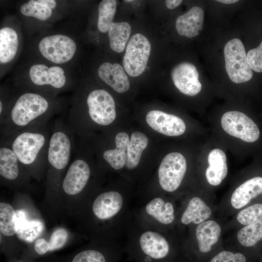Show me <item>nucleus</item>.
<instances>
[{"mask_svg": "<svg viewBox=\"0 0 262 262\" xmlns=\"http://www.w3.org/2000/svg\"><path fill=\"white\" fill-rule=\"evenodd\" d=\"M246 58L251 70L262 72V41L257 48L251 49L247 52Z\"/></svg>", "mask_w": 262, "mask_h": 262, "instance_id": "31", "label": "nucleus"}, {"mask_svg": "<svg viewBox=\"0 0 262 262\" xmlns=\"http://www.w3.org/2000/svg\"><path fill=\"white\" fill-rule=\"evenodd\" d=\"M22 166L10 146L0 139V175L5 179L13 181L17 179L20 166Z\"/></svg>", "mask_w": 262, "mask_h": 262, "instance_id": "21", "label": "nucleus"}, {"mask_svg": "<svg viewBox=\"0 0 262 262\" xmlns=\"http://www.w3.org/2000/svg\"><path fill=\"white\" fill-rule=\"evenodd\" d=\"M117 5L116 0H100L91 12L89 25L83 35L84 41L112 55L123 54L133 27V24L127 20H115Z\"/></svg>", "mask_w": 262, "mask_h": 262, "instance_id": "4", "label": "nucleus"}, {"mask_svg": "<svg viewBox=\"0 0 262 262\" xmlns=\"http://www.w3.org/2000/svg\"><path fill=\"white\" fill-rule=\"evenodd\" d=\"M96 52L91 59L88 75L116 93L127 92L131 87V79L121 62L99 49Z\"/></svg>", "mask_w": 262, "mask_h": 262, "instance_id": "10", "label": "nucleus"}, {"mask_svg": "<svg viewBox=\"0 0 262 262\" xmlns=\"http://www.w3.org/2000/svg\"><path fill=\"white\" fill-rule=\"evenodd\" d=\"M10 88L11 100L6 115L0 120V137L48 124L65 107L64 100L58 96Z\"/></svg>", "mask_w": 262, "mask_h": 262, "instance_id": "2", "label": "nucleus"}, {"mask_svg": "<svg viewBox=\"0 0 262 262\" xmlns=\"http://www.w3.org/2000/svg\"><path fill=\"white\" fill-rule=\"evenodd\" d=\"M144 22L133 24L121 63L130 79L159 76V30Z\"/></svg>", "mask_w": 262, "mask_h": 262, "instance_id": "5", "label": "nucleus"}, {"mask_svg": "<svg viewBox=\"0 0 262 262\" xmlns=\"http://www.w3.org/2000/svg\"><path fill=\"white\" fill-rule=\"evenodd\" d=\"M72 262H106V260L100 252L95 250H87L76 255Z\"/></svg>", "mask_w": 262, "mask_h": 262, "instance_id": "32", "label": "nucleus"}, {"mask_svg": "<svg viewBox=\"0 0 262 262\" xmlns=\"http://www.w3.org/2000/svg\"><path fill=\"white\" fill-rule=\"evenodd\" d=\"M16 235L24 241L32 242L42 232L44 225L38 219L28 220L26 213L23 210L16 212Z\"/></svg>", "mask_w": 262, "mask_h": 262, "instance_id": "24", "label": "nucleus"}, {"mask_svg": "<svg viewBox=\"0 0 262 262\" xmlns=\"http://www.w3.org/2000/svg\"><path fill=\"white\" fill-rule=\"evenodd\" d=\"M146 119L153 130L168 137H178L185 134L187 131L185 120L174 114L153 110L147 114Z\"/></svg>", "mask_w": 262, "mask_h": 262, "instance_id": "17", "label": "nucleus"}, {"mask_svg": "<svg viewBox=\"0 0 262 262\" xmlns=\"http://www.w3.org/2000/svg\"><path fill=\"white\" fill-rule=\"evenodd\" d=\"M81 79L71 99L66 124L75 134L78 133L87 119L99 126L111 124L116 116L114 98L106 89L91 86L90 77Z\"/></svg>", "mask_w": 262, "mask_h": 262, "instance_id": "3", "label": "nucleus"}, {"mask_svg": "<svg viewBox=\"0 0 262 262\" xmlns=\"http://www.w3.org/2000/svg\"><path fill=\"white\" fill-rule=\"evenodd\" d=\"M237 239L241 245L252 247L262 241V220L241 229L237 233Z\"/></svg>", "mask_w": 262, "mask_h": 262, "instance_id": "28", "label": "nucleus"}, {"mask_svg": "<svg viewBox=\"0 0 262 262\" xmlns=\"http://www.w3.org/2000/svg\"><path fill=\"white\" fill-rule=\"evenodd\" d=\"M51 129L48 124L0 137L11 147L22 166L33 167L47 164Z\"/></svg>", "mask_w": 262, "mask_h": 262, "instance_id": "8", "label": "nucleus"}, {"mask_svg": "<svg viewBox=\"0 0 262 262\" xmlns=\"http://www.w3.org/2000/svg\"><path fill=\"white\" fill-rule=\"evenodd\" d=\"M182 1L181 0H166L165 1V5L168 9L173 10L178 7Z\"/></svg>", "mask_w": 262, "mask_h": 262, "instance_id": "36", "label": "nucleus"}, {"mask_svg": "<svg viewBox=\"0 0 262 262\" xmlns=\"http://www.w3.org/2000/svg\"><path fill=\"white\" fill-rule=\"evenodd\" d=\"M170 77L174 87L184 96L193 98L202 91L198 71L195 66L189 62L176 64L171 69Z\"/></svg>", "mask_w": 262, "mask_h": 262, "instance_id": "15", "label": "nucleus"}, {"mask_svg": "<svg viewBox=\"0 0 262 262\" xmlns=\"http://www.w3.org/2000/svg\"><path fill=\"white\" fill-rule=\"evenodd\" d=\"M73 68L33 60L21 68L12 87L58 96L78 85Z\"/></svg>", "mask_w": 262, "mask_h": 262, "instance_id": "6", "label": "nucleus"}, {"mask_svg": "<svg viewBox=\"0 0 262 262\" xmlns=\"http://www.w3.org/2000/svg\"><path fill=\"white\" fill-rule=\"evenodd\" d=\"M147 213L162 224L168 225L174 220V210L170 202L159 197L151 200L146 207Z\"/></svg>", "mask_w": 262, "mask_h": 262, "instance_id": "27", "label": "nucleus"}, {"mask_svg": "<svg viewBox=\"0 0 262 262\" xmlns=\"http://www.w3.org/2000/svg\"><path fill=\"white\" fill-rule=\"evenodd\" d=\"M211 214L210 208L200 198L195 196L189 201L181 221L184 225L191 223L199 224L209 218Z\"/></svg>", "mask_w": 262, "mask_h": 262, "instance_id": "25", "label": "nucleus"}, {"mask_svg": "<svg viewBox=\"0 0 262 262\" xmlns=\"http://www.w3.org/2000/svg\"><path fill=\"white\" fill-rule=\"evenodd\" d=\"M36 37L31 45L33 60L74 66L81 49L80 40L73 33L47 30Z\"/></svg>", "mask_w": 262, "mask_h": 262, "instance_id": "7", "label": "nucleus"}, {"mask_svg": "<svg viewBox=\"0 0 262 262\" xmlns=\"http://www.w3.org/2000/svg\"><path fill=\"white\" fill-rule=\"evenodd\" d=\"M129 140L127 133L120 132L115 137V148L106 149L102 152V158L113 169L119 170L125 165Z\"/></svg>", "mask_w": 262, "mask_h": 262, "instance_id": "22", "label": "nucleus"}, {"mask_svg": "<svg viewBox=\"0 0 262 262\" xmlns=\"http://www.w3.org/2000/svg\"><path fill=\"white\" fill-rule=\"evenodd\" d=\"M221 232L220 225L213 220L204 221L198 224L196 235L199 251L202 253L210 252L212 246L218 242Z\"/></svg>", "mask_w": 262, "mask_h": 262, "instance_id": "23", "label": "nucleus"}, {"mask_svg": "<svg viewBox=\"0 0 262 262\" xmlns=\"http://www.w3.org/2000/svg\"><path fill=\"white\" fill-rule=\"evenodd\" d=\"M204 13L200 7H192L176 19L175 28L178 34L187 38L197 35L201 30Z\"/></svg>", "mask_w": 262, "mask_h": 262, "instance_id": "19", "label": "nucleus"}, {"mask_svg": "<svg viewBox=\"0 0 262 262\" xmlns=\"http://www.w3.org/2000/svg\"><path fill=\"white\" fill-rule=\"evenodd\" d=\"M224 53L226 70L230 81L236 84L249 81L253 72L242 42L236 38L229 41L224 47Z\"/></svg>", "mask_w": 262, "mask_h": 262, "instance_id": "13", "label": "nucleus"}, {"mask_svg": "<svg viewBox=\"0 0 262 262\" xmlns=\"http://www.w3.org/2000/svg\"><path fill=\"white\" fill-rule=\"evenodd\" d=\"M210 262H246V258L240 253L223 251L215 256Z\"/></svg>", "mask_w": 262, "mask_h": 262, "instance_id": "34", "label": "nucleus"}, {"mask_svg": "<svg viewBox=\"0 0 262 262\" xmlns=\"http://www.w3.org/2000/svg\"><path fill=\"white\" fill-rule=\"evenodd\" d=\"M139 244L143 262H159L167 258L170 246L167 240L159 233L147 231L140 238Z\"/></svg>", "mask_w": 262, "mask_h": 262, "instance_id": "18", "label": "nucleus"}, {"mask_svg": "<svg viewBox=\"0 0 262 262\" xmlns=\"http://www.w3.org/2000/svg\"><path fill=\"white\" fill-rule=\"evenodd\" d=\"M218 2L223 3L224 4H229L237 2L238 0H216Z\"/></svg>", "mask_w": 262, "mask_h": 262, "instance_id": "37", "label": "nucleus"}, {"mask_svg": "<svg viewBox=\"0 0 262 262\" xmlns=\"http://www.w3.org/2000/svg\"><path fill=\"white\" fill-rule=\"evenodd\" d=\"M210 133L221 140L238 160L262 153V124L260 117L244 110L228 109L209 116Z\"/></svg>", "mask_w": 262, "mask_h": 262, "instance_id": "1", "label": "nucleus"}, {"mask_svg": "<svg viewBox=\"0 0 262 262\" xmlns=\"http://www.w3.org/2000/svg\"><path fill=\"white\" fill-rule=\"evenodd\" d=\"M23 46L20 22L14 17L5 18L0 28L1 77L17 59Z\"/></svg>", "mask_w": 262, "mask_h": 262, "instance_id": "12", "label": "nucleus"}, {"mask_svg": "<svg viewBox=\"0 0 262 262\" xmlns=\"http://www.w3.org/2000/svg\"><path fill=\"white\" fill-rule=\"evenodd\" d=\"M229 152L225 145L210 133L202 140L196 164L203 169L205 180L210 185L219 186L226 178Z\"/></svg>", "mask_w": 262, "mask_h": 262, "instance_id": "9", "label": "nucleus"}, {"mask_svg": "<svg viewBox=\"0 0 262 262\" xmlns=\"http://www.w3.org/2000/svg\"><path fill=\"white\" fill-rule=\"evenodd\" d=\"M148 144V138L144 133L135 131L131 134L128 146L125 164L128 169H133L138 165L142 153Z\"/></svg>", "mask_w": 262, "mask_h": 262, "instance_id": "26", "label": "nucleus"}, {"mask_svg": "<svg viewBox=\"0 0 262 262\" xmlns=\"http://www.w3.org/2000/svg\"><path fill=\"white\" fill-rule=\"evenodd\" d=\"M243 225H248L262 220V203H256L241 210L236 217Z\"/></svg>", "mask_w": 262, "mask_h": 262, "instance_id": "30", "label": "nucleus"}, {"mask_svg": "<svg viewBox=\"0 0 262 262\" xmlns=\"http://www.w3.org/2000/svg\"><path fill=\"white\" fill-rule=\"evenodd\" d=\"M16 214L10 204L0 203V230L6 236H11L16 233Z\"/></svg>", "mask_w": 262, "mask_h": 262, "instance_id": "29", "label": "nucleus"}, {"mask_svg": "<svg viewBox=\"0 0 262 262\" xmlns=\"http://www.w3.org/2000/svg\"><path fill=\"white\" fill-rule=\"evenodd\" d=\"M67 231L63 228L56 229L52 233L49 244V251L54 250L63 246L68 239Z\"/></svg>", "mask_w": 262, "mask_h": 262, "instance_id": "33", "label": "nucleus"}, {"mask_svg": "<svg viewBox=\"0 0 262 262\" xmlns=\"http://www.w3.org/2000/svg\"><path fill=\"white\" fill-rule=\"evenodd\" d=\"M65 1L56 0H29L20 4L18 13L25 24L49 25L67 12L68 7Z\"/></svg>", "mask_w": 262, "mask_h": 262, "instance_id": "11", "label": "nucleus"}, {"mask_svg": "<svg viewBox=\"0 0 262 262\" xmlns=\"http://www.w3.org/2000/svg\"><path fill=\"white\" fill-rule=\"evenodd\" d=\"M35 251L40 255H43L49 251V242L43 238L37 239L34 244Z\"/></svg>", "mask_w": 262, "mask_h": 262, "instance_id": "35", "label": "nucleus"}, {"mask_svg": "<svg viewBox=\"0 0 262 262\" xmlns=\"http://www.w3.org/2000/svg\"><path fill=\"white\" fill-rule=\"evenodd\" d=\"M73 159L62 182L64 191L72 196L77 195L83 190L91 175L88 162L81 153L76 151L75 148Z\"/></svg>", "mask_w": 262, "mask_h": 262, "instance_id": "16", "label": "nucleus"}, {"mask_svg": "<svg viewBox=\"0 0 262 262\" xmlns=\"http://www.w3.org/2000/svg\"><path fill=\"white\" fill-rule=\"evenodd\" d=\"M260 118L262 124V114L260 115Z\"/></svg>", "mask_w": 262, "mask_h": 262, "instance_id": "38", "label": "nucleus"}, {"mask_svg": "<svg viewBox=\"0 0 262 262\" xmlns=\"http://www.w3.org/2000/svg\"><path fill=\"white\" fill-rule=\"evenodd\" d=\"M183 153L174 151L167 154L158 169L161 187L165 191L172 192L180 185L187 170L188 161Z\"/></svg>", "mask_w": 262, "mask_h": 262, "instance_id": "14", "label": "nucleus"}, {"mask_svg": "<svg viewBox=\"0 0 262 262\" xmlns=\"http://www.w3.org/2000/svg\"><path fill=\"white\" fill-rule=\"evenodd\" d=\"M123 206V197L116 191H109L99 195L95 200L92 210L100 219H108L117 214Z\"/></svg>", "mask_w": 262, "mask_h": 262, "instance_id": "20", "label": "nucleus"}]
</instances>
